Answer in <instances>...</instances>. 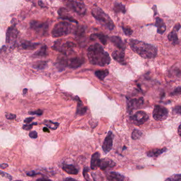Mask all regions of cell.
Segmentation results:
<instances>
[{
  "label": "cell",
  "mask_w": 181,
  "mask_h": 181,
  "mask_svg": "<svg viewBox=\"0 0 181 181\" xmlns=\"http://www.w3.org/2000/svg\"><path fill=\"white\" fill-rule=\"evenodd\" d=\"M173 114L181 116V106H176L173 108Z\"/></svg>",
  "instance_id": "8d00e7d4"
},
{
  "label": "cell",
  "mask_w": 181,
  "mask_h": 181,
  "mask_svg": "<svg viewBox=\"0 0 181 181\" xmlns=\"http://www.w3.org/2000/svg\"><path fill=\"white\" fill-rule=\"evenodd\" d=\"M72 32V26L71 24L62 21L56 24L51 32L53 37H61L70 34Z\"/></svg>",
  "instance_id": "277c9868"
},
{
  "label": "cell",
  "mask_w": 181,
  "mask_h": 181,
  "mask_svg": "<svg viewBox=\"0 0 181 181\" xmlns=\"http://www.w3.org/2000/svg\"><path fill=\"white\" fill-rule=\"evenodd\" d=\"M116 166L115 162L109 159H101L99 167L101 170H106L107 168H112Z\"/></svg>",
  "instance_id": "44dd1931"
},
{
  "label": "cell",
  "mask_w": 181,
  "mask_h": 181,
  "mask_svg": "<svg viewBox=\"0 0 181 181\" xmlns=\"http://www.w3.org/2000/svg\"><path fill=\"white\" fill-rule=\"evenodd\" d=\"M44 124H45L47 127H49L50 129H52L53 130H56L59 126V123L57 122H53L49 120H45L44 122Z\"/></svg>",
  "instance_id": "1f68e13d"
},
{
  "label": "cell",
  "mask_w": 181,
  "mask_h": 181,
  "mask_svg": "<svg viewBox=\"0 0 181 181\" xmlns=\"http://www.w3.org/2000/svg\"><path fill=\"white\" fill-rule=\"evenodd\" d=\"M110 41L115 46L120 50H124L125 49V44L122 41L121 38L118 36H112L110 38Z\"/></svg>",
  "instance_id": "ffe728a7"
},
{
  "label": "cell",
  "mask_w": 181,
  "mask_h": 181,
  "mask_svg": "<svg viewBox=\"0 0 181 181\" xmlns=\"http://www.w3.org/2000/svg\"><path fill=\"white\" fill-rule=\"evenodd\" d=\"M181 94V87H177L174 90L173 92L171 93V95L176 96Z\"/></svg>",
  "instance_id": "f35d334b"
},
{
  "label": "cell",
  "mask_w": 181,
  "mask_h": 181,
  "mask_svg": "<svg viewBox=\"0 0 181 181\" xmlns=\"http://www.w3.org/2000/svg\"><path fill=\"white\" fill-rule=\"evenodd\" d=\"M168 110L167 109L161 105H156L153 109V116L155 120L157 121H164L167 118Z\"/></svg>",
  "instance_id": "52a82bcc"
},
{
  "label": "cell",
  "mask_w": 181,
  "mask_h": 181,
  "mask_svg": "<svg viewBox=\"0 0 181 181\" xmlns=\"http://www.w3.org/2000/svg\"><path fill=\"white\" fill-rule=\"evenodd\" d=\"M21 181V180H17V181Z\"/></svg>",
  "instance_id": "f5cc1de1"
},
{
  "label": "cell",
  "mask_w": 181,
  "mask_h": 181,
  "mask_svg": "<svg viewBox=\"0 0 181 181\" xmlns=\"http://www.w3.org/2000/svg\"><path fill=\"white\" fill-rule=\"evenodd\" d=\"M75 100L77 101V111H76V115H84L86 114L87 107L84 106L82 101L78 96L75 97Z\"/></svg>",
  "instance_id": "ac0fdd59"
},
{
  "label": "cell",
  "mask_w": 181,
  "mask_h": 181,
  "mask_svg": "<svg viewBox=\"0 0 181 181\" xmlns=\"http://www.w3.org/2000/svg\"><path fill=\"white\" fill-rule=\"evenodd\" d=\"M114 136V135L112 131L108 132L102 145V149L105 153L106 154L108 153L112 149Z\"/></svg>",
  "instance_id": "4fadbf2b"
},
{
  "label": "cell",
  "mask_w": 181,
  "mask_h": 181,
  "mask_svg": "<svg viewBox=\"0 0 181 181\" xmlns=\"http://www.w3.org/2000/svg\"><path fill=\"white\" fill-rule=\"evenodd\" d=\"M84 58L75 57L71 58H65V65L66 67H69L71 69H77L82 66L84 63Z\"/></svg>",
  "instance_id": "7c38bea8"
},
{
  "label": "cell",
  "mask_w": 181,
  "mask_h": 181,
  "mask_svg": "<svg viewBox=\"0 0 181 181\" xmlns=\"http://www.w3.org/2000/svg\"><path fill=\"white\" fill-rule=\"evenodd\" d=\"M34 118H28L24 120V122L25 123L28 124L30 123V122H32V121L34 119Z\"/></svg>",
  "instance_id": "f6af8a7d"
},
{
  "label": "cell",
  "mask_w": 181,
  "mask_h": 181,
  "mask_svg": "<svg viewBox=\"0 0 181 181\" xmlns=\"http://www.w3.org/2000/svg\"><path fill=\"white\" fill-rule=\"evenodd\" d=\"M114 10L116 13L122 12V13H125L126 12L125 6L121 3H118V2H116L114 4Z\"/></svg>",
  "instance_id": "4dcf8cb0"
},
{
  "label": "cell",
  "mask_w": 181,
  "mask_h": 181,
  "mask_svg": "<svg viewBox=\"0 0 181 181\" xmlns=\"http://www.w3.org/2000/svg\"><path fill=\"white\" fill-rule=\"evenodd\" d=\"M178 133L179 135V136H181V123L178 128Z\"/></svg>",
  "instance_id": "681fc988"
},
{
  "label": "cell",
  "mask_w": 181,
  "mask_h": 181,
  "mask_svg": "<svg viewBox=\"0 0 181 181\" xmlns=\"http://www.w3.org/2000/svg\"><path fill=\"white\" fill-rule=\"evenodd\" d=\"M87 56L90 63L93 65L105 67L110 63V55L98 43H95L88 47Z\"/></svg>",
  "instance_id": "6da1fadb"
},
{
  "label": "cell",
  "mask_w": 181,
  "mask_h": 181,
  "mask_svg": "<svg viewBox=\"0 0 181 181\" xmlns=\"http://www.w3.org/2000/svg\"><path fill=\"white\" fill-rule=\"evenodd\" d=\"M62 169L69 174L71 175H77L78 174V170L73 165L66 164L63 165Z\"/></svg>",
  "instance_id": "d4e9b609"
},
{
  "label": "cell",
  "mask_w": 181,
  "mask_h": 181,
  "mask_svg": "<svg viewBox=\"0 0 181 181\" xmlns=\"http://www.w3.org/2000/svg\"><path fill=\"white\" fill-rule=\"evenodd\" d=\"M181 24L179 23L175 25L172 32H170L168 35V39L169 41L172 42V44L173 45H175L179 43V39L177 37V32L181 28Z\"/></svg>",
  "instance_id": "5bb4252c"
},
{
  "label": "cell",
  "mask_w": 181,
  "mask_h": 181,
  "mask_svg": "<svg viewBox=\"0 0 181 181\" xmlns=\"http://www.w3.org/2000/svg\"><path fill=\"white\" fill-rule=\"evenodd\" d=\"M109 71L108 70H99L96 71L95 75L99 79V80L103 81L104 79L108 75Z\"/></svg>",
  "instance_id": "83f0119b"
},
{
  "label": "cell",
  "mask_w": 181,
  "mask_h": 181,
  "mask_svg": "<svg viewBox=\"0 0 181 181\" xmlns=\"http://www.w3.org/2000/svg\"><path fill=\"white\" fill-rule=\"evenodd\" d=\"M40 44V43H32L27 41H24L21 42V46L23 49L26 50H34L37 49Z\"/></svg>",
  "instance_id": "cb8c5ba5"
},
{
  "label": "cell",
  "mask_w": 181,
  "mask_h": 181,
  "mask_svg": "<svg viewBox=\"0 0 181 181\" xmlns=\"http://www.w3.org/2000/svg\"><path fill=\"white\" fill-rule=\"evenodd\" d=\"M43 131L44 132H50V130H49V129L47 128V127H44L43 128Z\"/></svg>",
  "instance_id": "f907efd6"
},
{
  "label": "cell",
  "mask_w": 181,
  "mask_h": 181,
  "mask_svg": "<svg viewBox=\"0 0 181 181\" xmlns=\"http://www.w3.org/2000/svg\"><path fill=\"white\" fill-rule=\"evenodd\" d=\"M142 135H143V133H142V131H141L138 129H135L133 131L131 136L133 140H138L142 136Z\"/></svg>",
  "instance_id": "d6a6232c"
},
{
  "label": "cell",
  "mask_w": 181,
  "mask_h": 181,
  "mask_svg": "<svg viewBox=\"0 0 181 181\" xmlns=\"http://www.w3.org/2000/svg\"><path fill=\"white\" fill-rule=\"evenodd\" d=\"M36 181H52L50 179H46V178H41V179H37Z\"/></svg>",
  "instance_id": "bcb514c9"
},
{
  "label": "cell",
  "mask_w": 181,
  "mask_h": 181,
  "mask_svg": "<svg viewBox=\"0 0 181 181\" xmlns=\"http://www.w3.org/2000/svg\"><path fill=\"white\" fill-rule=\"evenodd\" d=\"M30 115H37L41 116L43 114V110H38L35 111H30L28 113Z\"/></svg>",
  "instance_id": "ab89813d"
},
{
  "label": "cell",
  "mask_w": 181,
  "mask_h": 181,
  "mask_svg": "<svg viewBox=\"0 0 181 181\" xmlns=\"http://www.w3.org/2000/svg\"><path fill=\"white\" fill-rule=\"evenodd\" d=\"M47 47L46 45H43L40 49L38 50V51L35 53L33 54V56L36 58H40V57H45L47 56Z\"/></svg>",
  "instance_id": "f1b7e54d"
},
{
  "label": "cell",
  "mask_w": 181,
  "mask_h": 181,
  "mask_svg": "<svg viewBox=\"0 0 181 181\" xmlns=\"http://www.w3.org/2000/svg\"><path fill=\"white\" fill-rule=\"evenodd\" d=\"M34 125H37V123H33L30 124H26V125L23 126V129L24 130L29 131L32 128V127Z\"/></svg>",
  "instance_id": "74e56055"
},
{
  "label": "cell",
  "mask_w": 181,
  "mask_h": 181,
  "mask_svg": "<svg viewBox=\"0 0 181 181\" xmlns=\"http://www.w3.org/2000/svg\"><path fill=\"white\" fill-rule=\"evenodd\" d=\"M75 44L71 41L63 40H58L54 42L52 49L54 50L60 52L65 55H68L73 52Z\"/></svg>",
  "instance_id": "5b68a950"
},
{
  "label": "cell",
  "mask_w": 181,
  "mask_h": 181,
  "mask_svg": "<svg viewBox=\"0 0 181 181\" xmlns=\"http://www.w3.org/2000/svg\"><path fill=\"white\" fill-rule=\"evenodd\" d=\"M6 117L8 119L12 120V119H15L16 118V115L15 114H11V113H6Z\"/></svg>",
  "instance_id": "b9f144b4"
},
{
  "label": "cell",
  "mask_w": 181,
  "mask_h": 181,
  "mask_svg": "<svg viewBox=\"0 0 181 181\" xmlns=\"http://www.w3.org/2000/svg\"><path fill=\"white\" fill-rule=\"evenodd\" d=\"M155 26L157 28V32L159 34H162L166 31V27L164 21L159 17L156 18Z\"/></svg>",
  "instance_id": "d6986e66"
},
{
  "label": "cell",
  "mask_w": 181,
  "mask_h": 181,
  "mask_svg": "<svg viewBox=\"0 0 181 181\" xmlns=\"http://www.w3.org/2000/svg\"><path fill=\"white\" fill-rule=\"evenodd\" d=\"M27 175L29 176H34L37 175H40L41 174V173H36L35 171H31V172H29L26 173Z\"/></svg>",
  "instance_id": "ee69618b"
},
{
  "label": "cell",
  "mask_w": 181,
  "mask_h": 181,
  "mask_svg": "<svg viewBox=\"0 0 181 181\" xmlns=\"http://www.w3.org/2000/svg\"><path fill=\"white\" fill-rule=\"evenodd\" d=\"M92 14L100 24L105 28L109 30L114 29L115 27L113 21L110 16L105 13L103 10L98 6L94 7L92 9Z\"/></svg>",
  "instance_id": "3957f363"
},
{
  "label": "cell",
  "mask_w": 181,
  "mask_h": 181,
  "mask_svg": "<svg viewBox=\"0 0 181 181\" xmlns=\"http://www.w3.org/2000/svg\"><path fill=\"white\" fill-rule=\"evenodd\" d=\"M66 6L71 10L77 13L78 15L83 16L86 14V6L83 2L77 1H67Z\"/></svg>",
  "instance_id": "8992f818"
},
{
  "label": "cell",
  "mask_w": 181,
  "mask_h": 181,
  "mask_svg": "<svg viewBox=\"0 0 181 181\" xmlns=\"http://www.w3.org/2000/svg\"><path fill=\"white\" fill-rule=\"evenodd\" d=\"M27 91H28L27 89L25 88V89H24V90H23V93H24V94H26V93H27Z\"/></svg>",
  "instance_id": "816d5d0a"
},
{
  "label": "cell",
  "mask_w": 181,
  "mask_h": 181,
  "mask_svg": "<svg viewBox=\"0 0 181 181\" xmlns=\"http://www.w3.org/2000/svg\"><path fill=\"white\" fill-rule=\"evenodd\" d=\"M18 34V30L15 26V24H13L8 28L6 33V43L9 45H14L17 41Z\"/></svg>",
  "instance_id": "30bf717a"
},
{
  "label": "cell",
  "mask_w": 181,
  "mask_h": 181,
  "mask_svg": "<svg viewBox=\"0 0 181 181\" xmlns=\"http://www.w3.org/2000/svg\"><path fill=\"white\" fill-rule=\"evenodd\" d=\"M88 172H89V168L88 167H84L83 170V175L84 176V179L87 181H92V180L90 179L89 176L88 174Z\"/></svg>",
  "instance_id": "e575fe53"
},
{
  "label": "cell",
  "mask_w": 181,
  "mask_h": 181,
  "mask_svg": "<svg viewBox=\"0 0 181 181\" xmlns=\"http://www.w3.org/2000/svg\"><path fill=\"white\" fill-rule=\"evenodd\" d=\"M73 33L75 34V36L77 37L78 39H84V38L85 37V28L84 27L82 26H78L77 27L76 29L73 31Z\"/></svg>",
  "instance_id": "4316f807"
},
{
  "label": "cell",
  "mask_w": 181,
  "mask_h": 181,
  "mask_svg": "<svg viewBox=\"0 0 181 181\" xmlns=\"http://www.w3.org/2000/svg\"><path fill=\"white\" fill-rule=\"evenodd\" d=\"M47 66V62L45 61H39L32 64V67L37 70L44 69Z\"/></svg>",
  "instance_id": "f546056e"
},
{
  "label": "cell",
  "mask_w": 181,
  "mask_h": 181,
  "mask_svg": "<svg viewBox=\"0 0 181 181\" xmlns=\"http://www.w3.org/2000/svg\"><path fill=\"white\" fill-rule=\"evenodd\" d=\"M90 39L92 41L98 39L103 45H106L107 41V36L103 34H92L90 36Z\"/></svg>",
  "instance_id": "484cf974"
},
{
  "label": "cell",
  "mask_w": 181,
  "mask_h": 181,
  "mask_svg": "<svg viewBox=\"0 0 181 181\" xmlns=\"http://www.w3.org/2000/svg\"><path fill=\"white\" fill-rule=\"evenodd\" d=\"M29 136L32 139H36L38 137L37 132L35 131H32L29 133Z\"/></svg>",
  "instance_id": "7bdbcfd3"
},
{
  "label": "cell",
  "mask_w": 181,
  "mask_h": 181,
  "mask_svg": "<svg viewBox=\"0 0 181 181\" xmlns=\"http://www.w3.org/2000/svg\"><path fill=\"white\" fill-rule=\"evenodd\" d=\"M107 179L109 181H124L125 177L118 172H112L108 174Z\"/></svg>",
  "instance_id": "7402d4cb"
},
{
  "label": "cell",
  "mask_w": 181,
  "mask_h": 181,
  "mask_svg": "<svg viewBox=\"0 0 181 181\" xmlns=\"http://www.w3.org/2000/svg\"><path fill=\"white\" fill-rule=\"evenodd\" d=\"M129 45L132 50L144 58H153L157 55V49L154 45L136 39H130Z\"/></svg>",
  "instance_id": "7a4b0ae2"
},
{
  "label": "cell",
  "mask_w": 181,
  "mask_h": 181,
  "mask_svg": "<svg viewBox=\"0 0 181 181\" xmlns=\"http://www.w3.org/2000/svg\"><path fill=\"white\" fill-rule=\"evenodd\" d=\"M167 151V149L166 148H163L162 149H153L150 150L149 151H147L146 153V154L148 157L156 158V157H158L162 153H165Z\"/></svg>",
  "instance_id": "603a6c76"
},
{
  "label": "cell",
  "mask_w": 181,
  "mask_h": 181,
  "mask_svg": "<svg viewBox=\"0 0 181 181\" xmlns=\"http://www.w3.org/2000/svg\"><path fill=\"white\" fill-rule=\"evenodd\" d=\"M0 174H1V175L3 176V177H6V179H9L10 181H12V177L11 175H10L9 174L5 173V172H2V171L0 172Z\"/></svg>",
  "instance_id": "60d3db41"
},
{
  "label": "cell",
  "mask_w": 181,
  "mask_h": 181,
  "mask_svg": "<svg viewBox=\"0 0 181 181\" xmlns=\"http://www.w3.org/2000/svg\"><path fill=\"white\" fill-rule=\"evenodd\" d=\"M30 26L31 29L42 35L47 34L49 30V24L47 23L39 21H32L30 22Z\"/></svg>",
  "instance_id": "ba28073f"
},
{
  "label": "cell",
  "mask_w": 181,
  "mask_h": 181,
  "mask_svg": "<svg viewBox=\"0 0 181 181\" xmlns=\"http://www.w3.org/2000/svg\"><path fill=\"white\" fill-rule=\"evenodd\" d=\"M165 181H181V174L173 175Z\"/></svg>",
  "instance_id": "836d02e7"
},
{
  "label": "cell",
  "mask_w": 181,
  "mask_h": 181,
  "mask_svg": "<svg viewBox=\"0 0 181 181\" xmlns=\"http://www.w3.org/2000/svg\"><path fill=\"white\" fill-rule=\"evenodd\" d=\"M8 166H9V165L7 164L3 163V164H2L1 165V169H5L6 167H8Z\"/></svg>",
  "instance_id": "7dc6e473"
},
{
  "label": "cell",
  "mask_w": 181,
  "mask_h": 181,
  "mask_svg": "<svg viewBox=\"0 0 181 181\" xmlns=\"http://www.w3.org/2000/svg\"><path fill=\"white\" fill-rule=\"evenodd\" d=\"M101 159H100V153L96 152L93 153L90 162V168L93 170H96L98 167H99Z\"/></svg>",
  "instance_id": "e0dca14e"
},
{
  "label": "cell",
  "mask_w": 181,
  "mask_h": 181,
  "mask_svg": "<svg viewBox=\"0 0 181 181\" xmlns=\"http://www.w3.org/2000/svg\"><path fill=\"white\" fill-rule=\"evenodd\" d=\"M64 181H79L77 179H73V178H70V177H67L66 179L64 180Z\"/></svg>",
  "instance_id": "c3c4849f"
},
{
  "label": "cell",
  "mask_w": 181,
  "mask_h": 181,
  "mask_svg": "<svg viewBox=\"0 0 181 181\" xmlns=\"http://www.w3.org/2000/svg\"><path fill=\"white\" fill-rule=\"evenodd\" d=\"M112 55L114 60L121 64H122V65L126 64V62L124 59V58H125L124 50H115L114 52H113Z\"/></svg>",
  "instance_id": "2e32d148"
},
{
  "label": "cell",
  "mask_w": 181,
  "mask_h": 181,
  "mask_svg": "<svg viewBox=\"0 0 181 181\" xmlns=\"http://www.w3.org/2000/svg\"><path fill=\"white\" fill-rule=\"evenodd\" d=\"M144 103V98L141 97L139 99H130L127 98V112L131 113L133 110H136L141 107Z\"/></svg>",
  "instance_id": "8fae6325"
},
{
  "label": "cell",
  "mask_w": 181,
  "mask_h": 181,
  "mask_svg": "<svg viewBox=\"0 0 181 181\" xmlns=\"http://www.w3.org/2000/svg\"><path fill=\"white\" fill-rule=\"evenodd\" d=\"M122 29L125 35L131 36L133 33V30L129 27L122 26Z\"/></svg>",
  "instance_id": "d590c367"
},
{
  "label": "cell",
  "mask_w": 181,
  "mask_h": 181,
  "mask_svg": "<svg viewBox=\"0 0 181 181\" xmlns=\"http://www.w3.org/2000/svg\"><path fill=\"white\" fill-rule=\"evenodd\" d=\"M58 14L60 16L61 19L69 21L70 22L77 24L78 21L77 20L73 18L72 15L70 14L67 9L65 8H61L58 10Z\"/></svg>",
  "instance_id": "9a60e30c"
},
{
  "label": "cell",
  "mask_w": 181,
  "mask_h": 181,
  "mask_svg": "<svg viewBox=\"0 0 181 181\" xmlns=\"http://www.w3.org/2000/svg\"><path fill=\"white\" fill-rule=\"evenodd\" d=\"M130 119L135 125L140 126L147 121L149 119V116L146 112L140 110L136 112L133 115L131 116Z\"/></svg>",
  "instance_id": "9c48e42d"
}]
</instances>
